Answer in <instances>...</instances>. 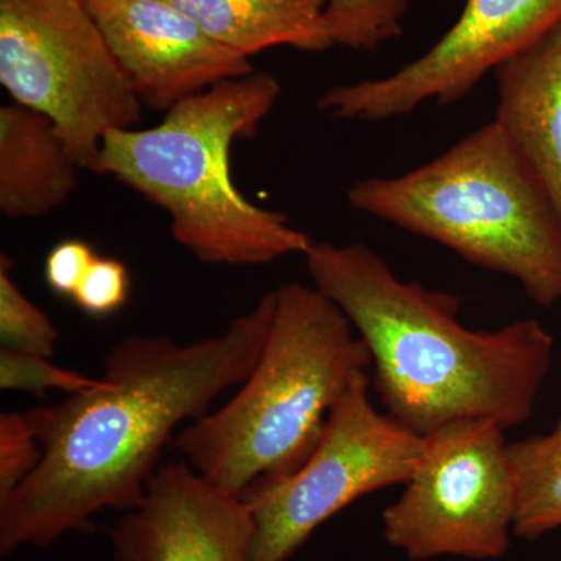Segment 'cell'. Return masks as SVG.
<instances>
[{
	"label": "cell",
	"instance_id": "1",
	"mask_svg": "<svg viewBox=\"0 0 561 561\" xmlns=\"http://www.w3.org/2000/svg\"><path fill=\"white\" fill-rule=\"evenodd\" d=\"M273 311L275 290L203 341L127 335L106 353L98 387L31 409L44 457L0 501V553L47 548L90 529L99 513L136 507L181 424L205 416L256 367Z\"/></svg>",
	"mask_w": 561,
	"mask_h": 561
},
{
	"label": "cell",
	"instance_id": "2",
	"mask_svg": "<svg viewBox=\"0 0 561 561\" xmlns=\"http://www.w3.org/2000/svg\"><path fill=\"white\" fill-rule=\"evenodd\" d=\"M305 260L313 286L367 346L391 419L421 437L456 421L507 431L529 420L553 356L540 321L472 331L460 321L459 298L401 279L360 243L313 242Z\"/></svg>",
	"mask_w": 561,
	"mask_h": 561
},
{
	"label": "cell",
	"instance_id": "3",
	"mask_svg": "<svg viewBox=\"0 0 561 561\" xmlns=\"http://www.w3.org/2000/svg\"><path fill=\"white\" fill-rule=\"evenodd\" d=\"M279 95L278 79L264 70L220 81L176 103L157 127L110 131L95 173L164 209L172 238L203 264L251 267L305 256L312 239L232 181V144L256 135Z\"/></svg>",
	"mask_w": 561,
	"mask_h": 561
},
{
	"label": "cell",
	"instance_id": "4",
	"mask_svg": "<svg viewBox=\"0 0 561 561\" xmlns=\"http://www.w3.org/2000/svg\"><path fill=\"white\" fill-rule=\"evenodd\" d=\"M370 368L367 346L327 295L313 284H283L256 367L173 445L198 474L242 497L305 463L334 405Z\"/></svg>",
	"mask_w": 561,
	"mask_h": 561
},
{
	"label": "cell",
	"instance_id": "5",
	"mask_svg": "<svg viewBox=\"0 0 561 561\" xmlns=\"http://www.w3.org/2000/svg\"><path fill=\"white\" fill-rule=\"evenodd\" d=\"M348 203L511 276L537 305L561 300L559 217L496 121L415 171L359 181Z\"/></svg>",
	"mask_w": 561,
	"mask_h": 561
},
{
	"label": "cell",
	"instance_id": "6",
	"mask_svg": "<svg viewBox=\"0 0 561 561\" xmlns=\"http://www.w3.org/2000/svg\"><path fill=\"white\" fill-rule=\"evenodd\" d=\"M0 83L54 122L81 169L105 136L139 124L142 102L87 0H0Z\"/></svg>",
	"mask_w": 561,
	"mask_h": 561
},
{
	"label": "cell",
	"instance_id": "7",
	"mask_svg": "<svg viewBox=\"0 0 561 561\" xmlns=\"http://www.w3.org/2000/svg\"><path fill=\"white\" fill-rule=\"evenodd\" d=\"M424 437L376 409L360 376L328 416L319 443L297 471L242 494L253 518L249 561H289L321 524L365 494L404 485Z\"/></svg>",
	"mask_w": 561,
	"mask_h": 561
},
{
	"label": "cell",
	"instance_id": "8",
	"mask_svg": "<svg viewBox=\"0 0 561 561\" xmlns=\"http://www.w3.org/2000/svg\"><path fill=\"white\" fill-rule=\"evenodd\" d=\"M516 502L504 427L456 421L424 435L404 491L383 511V537L412 560L500 559L511 548Z\"/></svg>",
	"mask_w": 561,
	"mask_h": 561
},
{
	"label": "cell",
	"instance_id": "9",
	"mask_svg": "<svg viewBox=\"0 0 561 561\" xmlns=\"http://www.w3.org/2000/svg\"><path fill=\"white\" fill-rule=\"evenodd\" d=\"M559 22L561 0H467L426 54L382 79L332 87L317 106L334 119L378 122L408 116L427 102H459Z\"/></svg>",
	"mask_w": 561,
	"mask_h": 561
},
{
	"label": "cell",
	"instance_id": "10",
	"mask_svg": "<svg viewBox=\"0 0 561 561\" xmlns=\"http://www.w3.org/2000/svg\"><path fill=\"white\" fill-rule=\"evenodd\" d=\"M142 105L169 111L225 80L254 72L168 0H87Z\"/></svg>",
	"mask_w": 561,
	"mask_h": 561
},
{
	"label": "cell",
	"instance_id": "11",
	"mask_svg": "<svg viewBox=\"0 0 561 561\" xmlns=\"http://www.w3.org/2000/svg\"><path fill=\"white\" fill-rule=\"evenodd\" d=\"M108 537L116 561H249L253 518L242 497L169 461Z\"/></svg>",
	"mask_w": 561,
	"mask_h": 561
},
{
	"label": "cell",
	"instance_id": "12",
	"mask_svg": "<svg viewBox=\"0 0 561 561\" xmlns=\"http://www.w3.org/2000/svg\"><path fill=\"white\" fill-rule=\"evenodd\" d=\"M493 73L494 121L540 181L561 224V22Z\"/></svg>",
	"mask_w": 561,
	"mask_h": 561
},
{
	"label": "cell",
	"instance_id": "13",
	"mask_svg": "<svg viewBox=\"0 0 561 561\" xmlns=\"http://www.w3.org/2000/svg\"><path fill=\"white\" fill-rule=\"evenodd\" d=\"M80 165L49 117L20 103L0 108V210L36 219L79 187Z\"/></svg>",
	"mask_w": 561,
	"mask_h": 561
},
{
	"label": "cell",
	"instance_id": "14",
	"mask_svg": "<svg viewBox=\"0 0 561 561\" xmlns=\"http://www.w3.org/2000/svg\"><path fill=\"white\" fill-rule=\"evenodd\" d=\"M210 38L243 57L272 47L323 51L337 46L328 0H168Z\"/></svg>",
	"mask_w": 561,
	"mask_h": 561
},
{
	"label": "cell",
	"instance_id": "15",
	"mask_svg": "<svg viewBox=\"0 0 561 561\" xmlns=\"http://www.w3.org/2000/svg\"><path fill=\"white\" fill-rule=\"evenodd\" d=\"M508 454L518 490L513 534L537 540L561 527V420L549 434L508 443Z\"/></svg>",
	"mask_w": 561,
	"mask_h": 561
},
{
	"label": "cell",
	"instance_id": "16",
	"mask_svg": "<svg viewBox=\"0 0 561 561\" xmlns=\"http://www.w3.org/2000/svg\"><path fill=\"white\" fill-rule=\"evenodd\" d=\"M60 331L13 279V262L0 257V343L2 348L51 357Z\"/></svg>",
	"mask_w": 561,
	"mask_h": 561
},
{
	"label": "cell",
	"instance_id": "17",
	"mask_svg": "<svg viewBox=\"0 0 561 561\" xmlns=\"http://www.w3.org/2000/svg\"><path fill=\"white\" fill-rule=\"evenodd\" d=\"M99 383L101 378H90L79 371L66 370L51 364L50 357L0 350V389L3 391H25L36 397H43L50 390L72 394L94 389Z\"/></svg>",
	"mask_w": 561,
	"mask_h": 561
},
{
	"label": "cell",
	"instance_id": "18",
	"mask_svg": "<svg viewBox=\"0 0 561 561\" xmlns=\"http://www.w3.org/2000/svg\"><path fill=\"white\" fill-rule=\"evenodd\" d=\"M43 457L31 412L0 413V501L31 478Z\"/></svg>",
	"mask_w": 561,
	"mask_h": 561
},
{
	"label": "cell",
	"instance_id": "19",
	"mask_svg": "<svg viewBox=\"0 0 561 561\" xmlns=\"http://www.w3.org/2000/svg\"><path fill=\"white\" fill-rule=\"evenodd\" d=\"M131 278L127 265L114 257H95L72 301L91 319H108L130 300Z\"/></svg>",
	"mask_w": 561,
	"mask_h": 561
},
{
	"label": "cell",
	"instance_id": "20",
	"mask_svg": "<svg viewBox=\"0 0 561 561\" xmlns=\"http://www.w3.org/2000/svg\"><path fill=\"white\" fill-rule=\"evenodd\" d=\"M98 257L90 243L66 239L49 251L44 261V280L55 295L72 300L81 280Z\"/></svg>",
	"mask_w": 561,
	"mask_h": 561
},
{
	"label": "cell",
	"instance_id": "21",
	"mask_svg": "<svg viewBox=\"0 0 561 561\" xmlns=\"http://www.w3.org/2000/svg\"><path fill=\"white\" fill-rule=\"evenodd\" d=\"M370 0H331V3H334L335 7L343 10H356L362 9V7L367 5Z\"/></svg>",
	"mask_w": 561,
	"mask_h": 561
}]
</instances>
